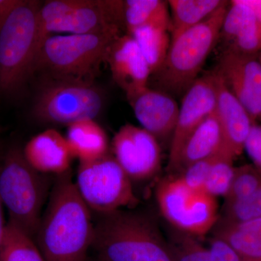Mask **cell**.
I'll return each mask as SVG.
<instances>
[{
	"label": "cell",
	"instance_id": "1",
	"mask_svg": "<svg viewBox=\"0 0 261 261\" xmlns=\"http://www.w3.org/2000/svg\"><path fill=\"white\" fill-rule=\"evenodd\" d=\"M94 233L91 210L70 171L60 175L34 239L43 257L46 261H84Z\"/></svg>",
	"mask_w": 261,
	"mask_h": 261
},
{
	"label": "cell",
	"instance_id": "2",
	"mask_svg": "<svg viewBox=\"0 0 261 261\" xmlns=\"http://www.w3.org/2000/svg\"><path fill=\"white\" fill-rule=\"evenodd\" d=\"M92 246L105 261H173L158 225L137 212L99 214Z\"/></svg>",
	"mask_w": 261,
	"mask_h": 261
},
{
	"label": "cell",
	"instance_id": "3",
	"mask_svg": "<svg viewBox=\"0 0 261 261\" xmlns=\"http://www.w3.org/2000/svg\"><path fill=\"white\" fill-rule=\"evenodd\" d=\"M120 35L118 29L94 34L51 35L39 48L34 71L41 70L50 80L93 82L101 65L107 61L111 44Z\"/></svg>",
	"mask_w": 261,
	"mask_h": 261
},
{
	"label": "cell",
	"instance_id": "4",
	"mask_svg": "<svg viewBox=\"0 0 261 261\" xmlns=\"http://www.w3.org/2000/svg\"><path fill=\"white\" fill-rule=\"evenodd\" d=\"M228 2L202 23L171 40L167 56L152 75L159 90L175 95L185 94L220 39Z\"/></svg>",
	"mask_w": 261,
	"mask_h": 261
},
{
	"label": "cell",
	"instance_id": "5",
	"mask_svg": "<svg viewBox=\"0 0 261 261\" xmlns=\"http://www.w3.org/2000/svg\"><path fill=\"white\" fill-rule=\"evenodd\" d=\"M27 162L23 150L10 149L0 166V197L10 224L34 240L47 195L48 182Z\"/></svg>",
	"mask_w": 261,
	"mask_h": 261
},
{
	"label": "cell",
	"instance_id": "6",
	"mask_svg": "<svg viewBox=\"0 0 261 261\" xmlns=\"http://www.w3.org/2000/svg\"><path fill=\"white\" fill-rule=\"evenodd\" d=\"M37 1L23 0L0 30V90L15 94L34 73L38 53Z\"/></svg>",
	"mask_w": 261,
	"mask_h": 261
},
{
	"label": "cell",
	"instance_id": "7",
	"mask_svg": "<svg viewBox=\"0 0 261 261\" xmlns=\"http://www.w3.org/2000/svg\"><path fill=\"white\" fill-rule=\"evenodd\" d=\"M121 22L124 23L123 1L46 2L38 12V53L44 40L55 33L87 34L120 30Z\"/></svg>",
	"mask_w": 261,
	"mask_h": 261
},
{
	"label": "cell",
	"instance_id": "8",
	"mask_svg": "<svg viewBox=\"0 0 261 261\" xmlns=\"http://www.w3.org/2000/svg\"><path fill=\"white\" fill-rule=\"evenodd\" d=\"M155 197L163 217L182 233L205 236L219 220L216 197L187 186L178 175H170L160 182Z\"/></svg>",
	"mask_w": 261,
	"mask_h": 261
},
{
	"label": "cell",
	"instance_id": "9",
	"mask_svg": "<svg viewBox=\"0 0 261 261\" xmlns=\"http://www.w3.org/2000/svg\"><path fill=\"white\" fill-rule=\"evenodd\" d=\"M105 103L104 92L93 82L50 80L38 93L33 113L44 123L69 126L82 120H94Z\"/></svg>",
	"mask_w": 261,
	"mask_h": 261
},
{
	"label": "cell",
	"instance_id": "10",
	"mask_svg": "<svg viewBox=\"0 0 261 261\" xmlns=\"http://www.w3.org/2000/svg\"><path fill=\"white\" fill-rule=\"evenodd\" d=\"M75 187L91 211L106 214L138 203L127 176L113 154L80 163Z\"/></svg>",
	"mask_w": 261,
	"mask_h": 261
},
{
	"label": "cell",
	"instance_id": "11",
	"mask_svg": "<svg viewBox=\"0 0 261 261\" xmlns=\"http://www.w3.org/2000/svg\"><path fill=\"white\" fill-rule=\"evenodd\" d=\"M113 155L132 181H144L154 177L161 167L159 140L140 126H121L112 142Z\"/></svg>",
	"mask_w": 261,
	"mask_h": 261
},
{
	"label": "cell",
	"instance_id": "12",
	"mask_svg": "<svg viewBox=\"0 0 261 261\" xmlns=\"http://www.w3.org/2000/svg\"><path fill=\"white\" fill-rule=\"evenodd\" d=\"M217 84L214 71L197 78L182 98L177 122L171 137L168 169L172 173L187 139L216 111Z\"/></svg>",
	"mask_w": 261,
	"mask_h": 261
},
{
	"label": "cell",
	"instance_id": "13",
	"mask_svg": "<svg viewBox=\"0 0 261 261\" xmlns=\"http://www.w3.org/2000/svg\"><path fill=\"white\" fill-rule=\"evenodd\" d=\"M216 70L252 120L261 123V65L257 56L224 51Z\"/></svg>",
	"mask_w": 261,
	"mask_h": 261
},
{
	"label": "cell",
	"instance_id": "14",
	"mask_svg": "<svg viewBox=\"0 0 261 261\" xmlns=\"http://www.w3.org/2000/svg\"><path fill=\"white\" fill-rule=\"evenodd\" d=\"M113 80L126 93L127 99L148 87L152 73L148 63L129 34L120 35L108 50L107 61Z\"/></svg>",
	"mask_w": 261,
	"mask_h": 261
},
{
	"label": "cell",
	"instance_id": "15",
	"mask_svg": "<svg viewBox=\"0 0 261 261\" xmlns=\"http://www.w3.org/2000/svg\"><path fill=\"white\" fill-rule=\"evenodd\" d=\"M128 100L142 128L158 140L172 137L179 106L171 94L147 87Z\"/></svg>",
	"mask_w": 261,
	"mask_h": 261
},
{
	"label": "cell",
	"instance_id": "16",
	"mask_svg": "<svg viewBox=\"0 0 261 261\" xmlns=\"http://www.w3.org/2000/svg\"><path fill=\"white\" fill-rule=\"evenodd\" d=\"M217 84L216 113L219 120L225 148L236 159L243 153L244 145L252 125V120L245 108L233 95L222 77L214 70Z\"/></svg>",
	"mask_w": 261,
	"mask_h": 261
},
{
	"label": "cell",
	"instance_id": "17",
	"mask_svg": "<svg viewBox=\"0 0 261 261\" xmlns=\"http://www.w3.org/2000/svg\"><path fill=\"white\" fill-rule=\"evenodd\" d=\"M221 38L226 46L224 51L252 56H257L261 51L260 24L241 0H232L228 4Z\"/></svg>",
	"mask_w": 261,
	"mask_h": 261
},
{
	"label": "cell",
	"instance_id": "18",
	"mask_svg": "<svg viewBox=\"0 0 261 261\" xmlns=\"http://www.w3.org/2000/svg\"><path fill=\"white\" fill-rule=\"evenodd\" d=\"M23 153L29 164L38 172L58 176L70 171L73 158L65 137L51 128L32 137Z\"/></svg>",
	"mask_w": 261,
	"mask_h": 261
},
{
	"label": "cell",
	"instance_id": "19",
	"mask_svg": "<svg viewBox=\"0 0 261 261\" xmlns=\"http://www.w3.org/2000/svg\"><path fill=\"white\" fill-rule=\"evenodd\" d=\"M224 148L222 130L214 113L207 117L187 139L172 173H179L192 163L213 157Z\"/></svg>",
	"mask_w": 261,
	"mask_h": 261
},
{
	"label": "cell",
	"instance_id": "20",
	"mask_svg": "<svg viewBox=\"0 0 261 261\" xmlns=\"http://www.w3.org/2000/svg\"><path fill=\"white\" fill-rule=\"evenodd\" d=\"M176 236L168 243L173 261H243L221 239L214 238L205 246L191 235L182 233Z\"/></svg>",
	"mask_w": 261,
	"mask_h": 261
},
{
	"label": "cell",
	"instance_id": "21",
	"mask_svg": "<svg viewBox=\"0 0 261 261\" xmlns=\"http://www.w3.org/2000/svg\"><path fill=\"white\" fill-rule=\"evenodd\" d=\"M68 126L65 138L73 158L80 163L94 161L108 153L107 135L94 120H82Z\"/></svg>",
	"mask_w": 261,
	"mask_h": 261
},
{
	"label": "cell",
	"instance_id": "22",
	"mask_svg": "<svg viewBox=\"0 0 261 261\" xmlns=\"http://www.w3.org/2000/svg\"><path fill=\"white\" fill-rule=\"evenodd\" d=\"M227 3L223 0H169L171 40L214 15Z\"/></svg>",
	"mask_w": 261,
	"mask_h": 261
},
{
	"label": "cell",
	"instance_id": "23",
	"mask_svg": "<svg viewBox=\"0 0 261 261\" xmlns=\"http://www.w3.org/2000/svg\"><path fill=\"white\" fill-rule=\"evenodd\" d=\"M123 19L128 32L145 25H161L171 32L168 2L162 0L123 1Z\"/></svg>",
	"mask_w": 261,
	"mask_h": 261
},
{
	"label": "cell",
	"instance_id": "24",
	"mask_svg": "<svg viewBox=\"0 0 261 261\" xmlns=\"http://www.w3.org/2000/svg\"><path fill=\"white\" fill-rule=\"evenodd\" d=\"M169 33V29L161 25H145L128 33L140 47L152 75L160 69L167 56L171 42Z\"/></svg>",
	"mask_w": 261,
	"mask_h": 261
},
{
	"label": "cell",
	"instance_id": "25",
	"mask_svg": "<svg viewBox=\"0 0 261 261\" xmlns=\"http://www.w3.org/2000/svg\"><path fill=\"white\" fill-rule=\"evenodd\" d=\"M0 261H46L35 241L14 225L7 223Z\"/></svg>",
	"mask_w": 261,
	"mask_h": 261
},
{
	"label": "cell",
	"instance_id": "26",
	"mask_svg": "<svg viewBox=\"0 0 261 261\" xmlns=\"http://www.w3.org/2000/svg\"><path fill=\"white\" fill-rule=\"evenodd\" d=\"M214 238L232 247L243 261H261V231H241L228 226H214Z\"/></svg>",
	"mask_w": 261,
	"mask_h": 261
},
{
	"label": "cell",
	"instance_id": "27",
	"mask_svg": "<svg viewBox=\"0 0 261 261\" xmlns=\"http://www.w3.org/2000/svg\"><path fill=\"white\" fill-rule=\"evenodd\" d=\"M234 159L226 148L216 155L205 184V191L207 193L216 198L226 197L234 173Z\"/></svg>",
	"mask_w": 261,
	"mask_h": 261
},
{
	"label": "cell",
	"instance_id": "28",
	"mask_svg": "<svg viewBox=\"0 0 261 261\" xmlns=\"http://www.w3.org/2000/svg\"><path fill=\"white\" fill-rule=\"evenodd\" d=\"M257 218H261V189L243 200L224 202L216 224H238Z\"/></svg>",
	"mask_w": 261,
	"mask_h": 261
},
{
	"label": "cell",
	"instance_id": "29",
	"mask_svg": "<svg viewBox=\"0 0 261 261\" xmlns=\"http://www.w3.org/2000/svg\"><path fill=\"white\" fill-rule=\"evenodd\" d=\"M261 189V174L252 165L235 167L229 190L224 202L243 200Z\"/></svg>",
	"mask_w": 261,
	"mask_h": 261
},
{
	"label": "cell",
	"instance_id": "30",
	"mask_svg": "<svg viewBox=\"0 0 261 261\" xmlns=\"http://www.w3.org/2000/svg\"><path fill=\"white\" fill-rule=\"evenodd\" d=\"M217 154L192 163L176 175L181 177L187 186L195 190H205L206 181Z\"/></svg>",
	"mask_w": 261,
	"mask_h": 261
},
{
	"label": "cell",
	"instance_id": "31",
	"mask_svg": "<svg viewBox=\"0 0 261 261\" xmlns=\"http://www.w3.org/2000/svg\"><path fill=\"white\" fill-rule=\"evenodd\" d=\"M244 150L246 151L249 158L251 159L252 166L261 174V124L255 123L252 125L245 141Z\"/></svg>",
	"mask_w": 261,
	"mask_h": 261
},
{
	"label": "cell",
	"instance_id": "32",
	"mask_svg": "<svg viewBox=\"0 0 261 261\" xmlns=\"http://www.w3.org/2000/svg\"><path fill=\"white\" fill-rule=\"evenodd\" d=\"M23 0H0V30L13 11Z\"/></svg>",
	"mask_w": 261,
	"mask_h": 261
},
{
	"label": "cell",
	"instance_id": "33",
	"mask_svg": "<svg viewBox=\"0 0 261 261\" xmlns=\"http://www.w3.org/2000/svg\"><path fill=\"white\" fill-rule=\"evenodd\" d=\"M244 5L248 7L255 15L261 25V0H241Z\"/></svg>",
	"mask_w": 261,
	"mask_h": 261
},
{
	"label": "cell",
	"instance_id": "34",
	"mask_svg": "<svg viewBox=\"0 0 261 261\" xmlns=\"http://www.w3.org/2000/svg\"><path fill=\"white\" fill-rule=\"evenodd\" d=\"M3 201L0 197V250L3 246V241H4L5 231H6L7 224L5 221L4 214H3Z\"/></svg>",
	"mask_w": 261,
	"mask_h": 261
},
{
	"label": "cell",
	"instance_id": "35",
	"mask_svg": "<svg viewBox=\"0 0 261 261\" xmlns=\"http://www.w3.org/2000/svg\"><path fill=\"white\" fill-rule=\"evenodd\" d=\"M257 58H258V61L260 62L261 65V51L258 53V55H257Z\"/></svg>",
	"mask_w": 261,
	"mask_h": 261
}]
</instances>
